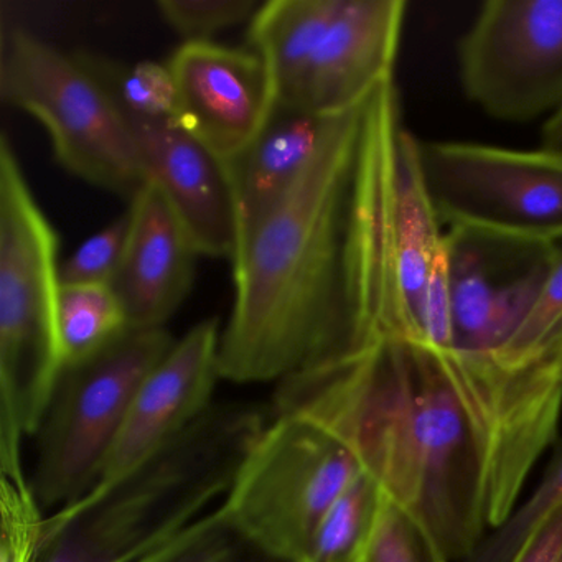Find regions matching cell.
<instances>
[{
    "instance_id": "obj_1",
    "label": "cell",
    "mask_w": 562,
    "mask_h": 562,
    "mask_svg": "<svg viewBox=\"0 0 562 562\" xmlns=\"http://www.w3.org/2000/svg\"><path fill=\"white\" fill-rule=\"evenodd\" d=\"M404 127L393 80L331 117L301 179L239 236L220 378L281 383L411 335L393 233Z\"/></svg>"
},
{
    "instance_id": "obj_2",
    "label": "cell",
    "mask_w": 562,
    "mask_h": 562,
    "mask_svg": "<svg viewBox=\"0 0 562 562\" xmlns=\"http://www.w3.org/2000/svg\"><path fill=\"white\" fill-rule=\"evenodd\" d=\"M274 416L304 417L337 437L447 561H463L485 538L488 450L429 345L396 331L357 357L294 374L278 383Z\"/></svg>"
},
{
    "instance_id": "obj_3",
    "label": "cell",
    "mask_w": 562,
    "mask_h": 562,
    "mask_svg": "<svg viewBox=\"0 0 562 562\" xmlns=\"http://www.w3.org/2000/svg\"><path fill=\"white\" fill-rule=\"evenodd\" d=\"M259 407L213 404L186 432L45 519L35 562H139L232 488L268 426Z\"/></svg>"
},
{
    "instance_id": "obj_4",
    "label": "cell",
    "mask_w": 562,
    "mask_h": 562,
    "mask_svg": "<svg viewBox=\"0 0 562 562\" xmlns=\"http://www.w3.org/2000/svg\"><path fill=\"white\" fill-rule=\"evenodd\" d=\"M60 238L14 146L0 139V467L27 483L22 442L44 423L65 368L58 331Z\"/></svg>"
},
{
    "instance_id": "obj_5",
    "label": "cell",
    "mask_w": 562,
    "mask_h": 562,
    "mask_svg": "<svg viewBox=\"0 0 562 562\" xmlns=\"http://www.w3.org/2000/svg\"><path fill=\"white\" fill-rule=\"evenodd\" d=\"M0 98L45 127L55 159L78 179L130 200L146 186L120 108L78 55L70 57L25 29H4Z\"/></svg>"
},
{
    "instance_id": "obj_6",
    "label": "cell",
    "mask_w": 562,
    "mask_h": 562,
    "mask_svg": "<svg viewBox=\"0 0 562 562\" xmlns=\"http://www.w3.org/2000/svg\"><path fill=\"white\" fill-rule=\"evenodd\" d=\"M173 344L164 327L130 328L64 368L37 432L31 486L42 508H65L93 490L140 384Z\"/></svg>"
},
{
    "instance_id": "obj_7",
    "label": "cell",
    "mask_w": 562,
    "mask_h": 562,
    "mask_svg": "<svg viewBox=\"0 0 562 562\" xmlns=\"http://www.w3.org/2000/svg\"><path fill=\"white\" fill-rule=\"evenodd\" d=\"M363 473L345 443L312 420L274 416L246 456L222 506L266 551L307 562L331 506Z\"/></svg>"
},
{
    "instance_id": "obj_8",
    "label": "cell",
    "mask_w": 562,
    "mask_h": 562,
    "mask_svg": "<svg viewBox=\"0 0 562 562\" xmlns=\"http://www.w3.org/2000/svg\"><path fill=\"white\" fill-rule=\"evenodd\" d=\"M420 172L442 225L562 243V157L460 140L417 139Z\"/></svg>"
},
{
    "instance_id": "obj_9",
    "label": "cell",
    "mask_w": 562,
    "mask_h": 562,
    "mask_svg": "<svg viewBox=\"0 0 562 562\" xmlns=\"http://www.w3.org/2000/svg\"><path fill=\"white\" fill-rule=\"evenodd\" d=\"M460 87L486 116L529 123L562 108V0H488L457 44Z\"/></svg>"
},
{
    "instance_id": "obj_10",
    "label": "cell",
    "mask_w": 562,
    "mask_h": 562,
    "mask_svg": "<svg viewBox=\"0 0 562 562\" xmlns=\"http://www.w3.org/2000/svg\"><path fill=\"white\" fill-rule=\"evenodd\" d=\"M167 65L177 88L173 123L225 162L245 153L274 113L271 74L252 48L183 42Z\"/></svg>"
},
{
    "instance_id": "obj_11",
    "label": "cell",
    "mask_w": 562,
    "mask_h": 562,
    "mask_svg": "<svg viewBox=\"0 0 562 562\" xmlns=\"http://www.w3.org/2000/svg\"><path fill=\"white\" fill-rule=\"evenodd\" d=\"M406 0H334L308 61L297 111L335 117L394 80Z\"/></svg>"
},
{
    "instance_id": "obj_12",
    "label": "cell",
    "mask_w": 562,
    "mask_h": 562,
    "mask_svg": "<svg viewBox=\"0 0 562 562\" xmlns=\"http://www.w3.org/2000/svg\"><path fill=\"white\" fill-rule=\"evenodd\" d=\"M222 330L216 317L200 322L147 374L97 485L149 459L209 413L220 378Z\"/></svg>"
},
{
    "instance_id": "obj_13",
    "label": "cell",
    "mask_w": 562,
    "mask_h": 562,
    "mask_svg": "<svg viewBox=\"0 0 562 562\" xmlns=\"http://www.w3.org/2000/svg\"><path fill=\"white\" fill-rule=\"evenodd\" d=\"M121 114L147 180L159 187L199 255L232 259L238 241V213L225 160L172 120Z\"/></svg>"
},
{
    "instance_id": "obj_14",
    "label": "cell",
    "mask_w": 562,
    "mask_h": 562,
    "mask_svg": "<svg viewBox=\"0 0 562 562\" xmlns=\"http://www.w3.org/2000/svg\"><path fill=\"white\" fill-rule=\"evenodd\" d=\"M130 235L111 288L131 328H159L176 314L192 289L199 251L186 226L156 183L133 196Z\"/></svg>"
},
{
    "instance_id": "obj_15",
    "label": "cell",
    "mask_w": 562,
    "mask_h": 562,
    "mask_svg": "<svg viewBox=\"0 0 562 562\" xmlns=\"http://www.w3.org/2000/svg\"><path fill=\"white\" fill-rule=\"evenodd\" d=\"M330 121L331 117L276 108L255 143L226 162L238 213V238L301 179Z\"/></svg>"
},
{
    "instance_id": "obj_16",
    "label": "cell",
    "mask_w": 562,
    "mask_h": 562,
    "mask_svg": "<svg viewBox=\"0 0 562 562\" xmlns=\"http://www.w3.org/2000/svg\"><path fill=\"white\" fill-rule=\"evenodd\" d=\"M417 139L404 127L397 149L393 233L401 304L411 335L419 340L426 289L446 249V232L424 183Z\"/></svg>"
},
{
    "instance_id": "obj_17",
    "label": "cell",
    "mask_w": 562,
    "mask_h": 562,
    "mask_svg": "<svg viewBox=\"0 0 562 562\" xmlns=\"http://www.w3.org/2000/svg\"><path fill=\"white\" fill-rule=\"evenodd\" d=\"M334 0H269L249 21L252 50L268 65L276 108L297 111L308 61Z\"/></svg>"
},
{
    "instance_id": "obj_18",
    "label": "cell",
    "mask_w": 562,
    "mask_h": 562,
    "mask_svg": "<svg viewBox=\"0 0 562 562\" xmlns=\"http://www.w3.org/2000/svg\"><path fill=\"white\" fill-rule=\"evenodd\" d=\"M130 328L126 311L110 284H61L58 331L65 367L93 357Z\"/></svg>"
},
{
    "instance_id": "obj_19",
    "label": "cell",
    "mask_w": 562,
    "mask_h": 562,
    "mask_svg": "<svg viewBox=\"0 0 562 562\" xmlns=\"http://www.w3.org/2000/svg\"><path fill=\"white\" fill-rule=\"evenodd\" d=\"M383 493L361 473L325 516L307 562H364Z\"/></svg>"
},
{
    "instance_id": "obj_20",
    "label": "cell",
    "mask_w": 562,
    "mask_h": 562,
    "mask_svg": "<svg viewBox=\"0 0 562 562\" xmlns=\"http://www.w3.org/2000/svg\"><path fill=\"white\" fill-rule=\"evenodd\" d=\"M78 57L124 113L149 120H176L177 88L169 65L147 60L123 67L93 55Z\"/></svg>"
},
{
    "instance_id": "obj_21",
    "label": "cell",
    "mask_w": 562,
    "mask_h": 562,
    "mask_svg": "<svg viewBox=\"0 0 562 562\" xmlns=\"http://www.w3.org/2000/svg\"><path fill=\"white\" fill-rule=\"evenodd\" d=\"M139 562H291L256 544L222 508L196 519Z\"/></svg>"
},
{
    "instance_id": "obj_22",
    "label": "cell",
    "mask_w": 562,
    "mask_h": 562,
    "mask_svg": "<svg viewBox=\"0 0 562 562\" xmlns=\"http://www.w3.org/2000/svg\"><path fill=\"white\" fill-rule=\"evenodd\" d=\"M562 506V443L525 503L460 562H512L532 532Z\"/></svg>"
},
{
    "instance_id": "obj_23",
    "label": "cell",
    "mask_w": 562,
    "mask_h": 562,
    "mask_svg": "<svg viewBox=\"0 0 562 562\" xmlns=\"http://www.w3.org/2000/svg\"><path fill=\"white\" fill-rule=\"evenodd\" d=\"M41 508L31 482L18 485L2 479L0 482V516H2L0 562H35L45 522Z\"/></svg>"
},
{
    "instance_id": "obj_24",
    "label": "cell",
    "mask_w": 562,
    "mask_h": 562,
    "mask_svg": "<svg viewBox=\"0 0 562 562\" xmlns=\"http://www.w3.org/2000/svg\"><path fill=\"white\" fill-rule=\"evenodd\" d=\"M259 5L256 0H159L157 11L186 42H212L213 35L251 21Z\"/></svg>"
},
{
    "instance_id": "obj_25",
    "label": "cell",
    "mask_w": 562,
    "mask_h": 562,
    "mask_svg": "<svg viewBox=\"0 0 562 562\" xmlns=\"http://www.w3.org/2000/svg\"><path fill=\"white\" fill-rule=\"evenodd\" d=\"M130 235V215L100 229L81 243L60 266L64 285L110 284L120 271Z\"/></svg>"
},
{
    "instance_id": "obj_26",
    "label": "cell",
    "mask_w": 562,
    "mask_h": 562,
    "mask_svg": "<svg viewBox=\"0 0 562 562\" xmlns=\"http://www.w3.org/2000/svg\"><path fill=\"white\" fill-rule=\"evenodd\" d=\"M364 562L449 561L411 516L383 496Z\"/></svg>"
},
{
    "instance_id": "obj_27",
    "label": "cell",
    "mask_w": 562,
    "mask_h": 562,
    "mask_svg": "<svg viewBox=\"0 0 562 562\" xmlns=\"http://www.w3.org/2000/svg\"><path fill=\"white\" fill-rule=\"evenodd\" d=\"M512 562H562V506L532 532Z\"/></svg>"
},
{
    "instance_id": "obj_28",
    "label": "cell",
    "mask_w": 562,
    "mask_h": 562,
    "mask_svg": "<svg viewBox=\"0 0 562 562\" xmlns=\"http://www.w3.org/2000/svg\"><path fill=\"white\" fill-rule=\"evenodd\" d=\"M541 149L562 157V108L546 120L541 133Z\"/></svg>"
}]
</instances>
